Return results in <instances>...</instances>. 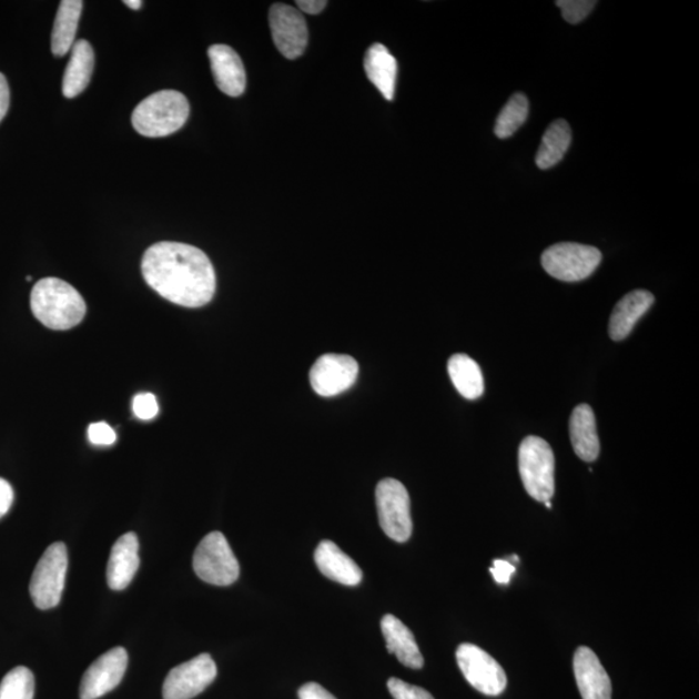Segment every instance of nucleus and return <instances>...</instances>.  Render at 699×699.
Masks as SVG:
<instances>
[{
    "mask_svg": "<svg viewBox=\"0 0 699 699\" xmlns=\"http://www.w3.org/2000/svg\"><path fill=\"white\" fill-rule=\"evenodd\" d=\"M376 504L379 526L388 538L407 541L414 530L407 488L399 480L383 479L376 488Z\"/></svg>",
    "mask_w": 699,
    "mask_h": 699,
    "instance_id": "8",
    "label": "nucleus"
},
{
    "mask_svg": "<svg viewBox=\"0 0 699 699\" xmlns=\"http://www.w3.org/2000/svg\"><path fill=\"white\" fill-rule=\"evenodd\" d=\"M132 411L138 418L150 422L159 415L160 408L153 394L143 393L135 396L134 402H132Z\"/></svg>",
    "mask_w": 699,
    "mask_h": 699,
    "instance_id": "30",
    "label": "nucleus"
},
{
    "mask_svg": "<svg viewBox=\"0 0 699 699\" xmlns=\"http://www.w3.org/2000/svg\"><path fill=\"white\" fill-rule=\"evenodd\" d=\"M300 699H337L316 682H307L298 691Z\"/></svg>",
    "mask_w": 699,
    "mask_h": 699,
    "instance_id": "33",
    "label": "nucleus"
},
{
    "mask_svg": "<svg viewBox=\"0 0 699 699\" xmlns=\"http://www.w3.org/2000/svg\"><path fill=\"white\" fill-rule=\"evenodd\" d=\"M190 116V103L182 92L162 90L152 93L132 113V126L140 135L163 138L184 126Z\"/></svg>",
    "mask_w": 699,
    "mask_h": 699,
    "instance_id": "3",
    "label": "nucleus"
},
{
    "mask_svg": "<svg viewBox=\"0 0 699 699\" xmlns=\"http://www.w3.org/2000/svg\"><path fill=\"white\" fill-rule=\"evenodd\" d=\"M89 439L95 446H112L116 440V434L107 423H93L89 426Z\"/></svg>",
    "mask_w": 699,
    "mask_h": 699,
    "instance_id": "31",
    "label": "nucleus"
},
{
    "mask_svg": "<svg viewBox=\"0 0 699 699\" xmlns=\"http://www.w3.org/2000/svg\"><path fill=\"white\" fill-rule=\"evenodd\" d=\"M574 675L582 699H611V680L594 650L580 647L575 651Z\"/></svg>",
    "mask_w": 699,
    "mask_h": 699,
    "instance_id": "15",
    "label": "nucleus"
},
{
    "mask_svg": "<svg viewBox=\"0 0 699 699\" xmlns=\"http://www.w3.org/2000/svg\"><path fill=\"white\" fill-rule=\"evenodd\" d=\"M95 67V53L84 39L75 41L70 53L64 80H62V93L68 99H73L88 88Z\"/></svg>",
    "mask_w": 699,
    "mask_h": 699,
    "instance_id": "21",
    "label": "nucleus"
},
{
    "mask_svg": "<svg viewBox=\"0 0 699 699\" xmlns=\"http://www.w3.org/2000/svg\"><path fill=\"white\" fill-rule=\"evenodd\" d=\"M326 4L328 3H326L325 0H300V2H297L300 10L308 14L321 13Z\"/></svg>",
    "mask_w": 699,
    "mask_h": 699,
    "instance_id": "36",
    "label": "nucleus"
},
{
    "mask_svg": "<svg viewBox=\"0 0 699 699\" xmlns=\"http://www.w3.org/2000/svg\"><path fill=\"white\" fill-rule=\"evenodd\" d=\"M34 690L33 672L23 666L16 667L0 682V699H33Z\"/></svg>",
    "mask_w": 699,
    "mask_h": 699,
    "instance_id": "27",
    "label": "nucleus"
},
{
    "mask_svg": "<svg viewBox=\"0 0 699 699\" xmlns=\"http://www.w3.org/2000/svg\"><path fill=\"white\" fill-rule=\"evenodd\" d=\"M546 505H547V508H549V509L551 508L550 502H546Z\"/></svg>",
    "mask_w": 699,
    "mask_h": 699,
    "instance_id": "38",
    "label": "nucleus"
},
{
    "mask_svg": "<svg viewBox=\"0 0 699 699\" xmlns=\"http://www.w3.org/2000/svg\"><path fill=\"white\" fill-rule=\"evenodd\" d=\"M528 116V100L524 93H515L505 104L503 111L497 115L495 124V135L500 139H508L524 126Z\"/></svg>",
    "mask_w": 699,
    "mask_h": 699,
    "instance_id": "26",
    "label": "nucleus"
},
{
    "mask_svg": "<svg viewBox=\"0 0 699 699\" xmlns=\"http://www.w3.org/2000/svg\"><path fill=\"white\" fill-rule=\"evenodd\" d=\"M570 439L575 454L582 462L592 463L600 455L596 417L588 404L575 407L570 417Z\"/></svg>",
    "mask_w": 699,
    "mask_h": 699,
    "instance_id": "20",
    "label": "nucleus"
},
{
    "mask_svg": "<svg viewBox=\"0 0 699 699\" xmlns=\"http://www.w3.org/2000/svg\"><path fill=\"white\" fill-rule=\"evenodd\" d=\"M144 280L161 297L183 307H201L213 300V263L199 247L163 241L152 245L142 261Z\"/></svg>",
    "mask_w": 699,
    "mask_h": 699,
    "instance_id": "1",
    "label": "nucleus"
},
{
    "mask_svg": "<svg viewBox=\"0 0 699 699\" xmlns=\"http://www.w3.org/2000/svg\"><path fill=\"white\" fill-rule=\"evenodd\" d=\"M381 631L385 637L387 651L395 655L402 665L414 668V670L423 668L424 658L415 636L402 620L387 614L381 620Z\"/></svg>",
    "mask_w": 699,
    "mask_h": 699,
    "instance_id": "19",
    "label": "nucleus"
},
{
    "mask_svg": "<svg viewBox=\"0 0 699 699\" xmlns=\"http://www.w3.org/2000/svg\"><path fill=\"white\" fill-rule=\"evenodd\" d=\"M270 28L276 49L286 59H298L306 51L308 29L305 18L294 7L275 3L270 10Z\"/></svg>",
    "mask_w": 699,
    "mask_h": 699,
    "instance_id": "11",
    "label": "nucleus"
},
{
    "mask_svg": "<svg viewBox=\"0 0 699 699\" xmlns=\"http://www.w3.org/2000/svg\"><path fill=\"white\" fill-rule=\"evenodd\" d=\"M489 571H492L494 579L499 582V585H508L511 575L516 571V567L509 561H504V559H495Z\"/></svg>",
    "mask_w": 699,
    "mask_h": 699,
    "instance_id": "32",
    "label": "nucleus"
},
{
    "mask_svg": "<svg viewBox=\"0 0 699 699\" xmlns=\"http://www.w3.org/2000/svg\"><path fill=\"white\" fill-rule=\"evenodd\" d=\"M10 85L6 77L0 73V122L4 119L8 108H10Z\"/></svg>",
    "mask_w": 699,
    "mask_h": 699,
    "instance_id": "35",
    "label": "nucleus"
},
{
    "mask_svg": "<svg viewBox=\"0 0 699 699\" xmlns=\"http://www.w3.org/2000/svg\"><path fill=\"white\" fill-rule=\"evenodd\" d=\"M359 373L354 357L341 354H326L316 361L310 371V383L316 394L331 398L352 387Z\"/></svg>",
    "mask_w": 699,
    "mask_h": 699,
    "instance_id": "12",
    "label": "nucleus"
},
{
    "mask_svg": "<svg viewBox=\"0 0 699 699\" xmlns=\"http://www.w3.org/2000/svg\"><path fill=\"white\" fill-rule=\"evenodd\" d=\"M602 261V254L595 246L577 243L551 245L541 255L543 269L561 282H581L594 274Z\"/></svg>",
    "mask_w": 699,
    "mask_h": 699,
    "instance_id": "7",
    "label": "nucleus"
},
{
    "mask_svg": "<svg viewBox=\"0 0 699 699\" xmlns=\"http://www.w3.org/2000/svg\"><path fill=\"white\" fill-rule=\"evenodd\" d=\"M387 688L394 699H434L429 691L396 678L387 681Z\"/></svg>",
    "mask_w": 699,
    "mask_h": 699,
    "instance_id": "29",
    "label": "nucleus"
},
{
    "mask_svg": "<svg viewBox=\"0 0 699 699\" xmlns=\"http://www.w3.org/2000/svg\"><path fill=\"white\" fill-rule=\"evenodd\" d=\"M214 81L225 95L239 98L246 88V73L239 53L230 45L214 44L209 51Z\"/></svg>",
    "mask_w": 699,
    "mask_h": 699,
    "instance_id": "14",
    "label": "nucleus"
},
{
    "mask_svg": "<svg viewBox=\"0 0 699 699\" xmlns=\"http://www.w3.org/2000/svg\"><path fill=\"white\" fill-rule=\"evenodd\" d=\"M364 70L368 80L376 85L388 101L394 99L396 74H398V62L384 44H373L369 47L364 58Z\"/></svg>",
    "mask_w": 699,
    "mask_h": 699,
    "instance_id": "22",
    "label": "nucleus"
},
{
    "mask_svg": "<svg viewBox=\"0 0 699 699\" xmlns=\"http://www.w3.org/2000/svg\"><path fill=\"white\" fill-rule=\"evenodd\" d=\"M13 489L3 478H0V518L7 515L13 503Z\"/></svg>",
    "mask_w": 699,
    "mask_h": 699,
    "instance_id": "34",
    "label": "nucleus"
},
{
    "mask_svg": "<svg viewBox=\"0 0 699 699\" xmlns=\"http://www.w3.org/2000/svg\"><path fill=\"white\" fill-rule=\"evenodd\" d=\"M139 540L134 533L121 536L114 543L107 567L108 586L113 590L129 587L139 569Z\"/></svg>",
    "mask_w": 699,
    "mask_h": 699,
    "instance_id": "16",
    "label": "nucleus"
},
{
    "mask_svg": "<svg viewBox=\"0 0 699 699\" xmlns=\"http://www.w3.org/2000/svg\"><path fill=\"white\" fill-rule=\"evenodd\" d=\"M518 468L526 493L546 503L555 495V454L549 443L530 435L520 443Z\"/></svg>",
    "mask_w": 699,
    "mask_h": 699,
    "instance_id": "4",
    "label": "nucleus"
},
{
    "mask_svg": "<svg viewBox=\"0 0 699 699\" xmlns=\"http://www.w3.org/2000/svg\"><path fill=\"white\" fill-rule=\"evenodd\" d=\"M559 10L563 11L564 19L573 23H579L587 18V16L594 11L597 2H590V0H559L556 2Z\"/></svg>",
    "mask_w": 699,
    "mask_h": 699,
    "instance_id": "28",
    "label": "nucleus"
},
{
    "mask_svg": "<svg viewBox=\"0 0 699 699\" xmlns=\"http://www.w3.org/2000/svg\"><path fill=\"white\" fill-rule=\"evenodd\" d=\"M457 665L466 681L486 696H500L507 688V675L487 651L473 644H462L456 650Z\"/></svg>",
    "mask_w": 699,
    "mask_h": 699,
    "instance_id": "9",
    "label": "nucleus"
},
{
    "mask_svg": "<svg viewBox=\"0 0 699 699\" xmlns=\"http://www.w3.org/2000/svg\"><path fill=\"white\" fill-rule=\"evenodd\" d=\"M216 673V665L206 652L179 665L163 682V699H192L215 680Z\"/></svg>",
    "mask_w": 699,
    "mask_h": 699,
    "instance_id": "10",
    "label": "nucleus"
},
{
    "mask_svg": "<svg viewBox=\"0 0 699 699\" xmlns=\"http://www.w3.org/2000/svg\"><path fill=\"white\" fill-rule=\"evenodd\" d=\"M448 375L456 391L465 399L476 401L485 392L484 375L476 361L465 354L450 356L448 361Z\"/></svg>",
    "mask_w": 699,
    "mask_h": 699,
    "instance_id": "24",
    "label": "nucleus"
},
{
    "mask_svg": "<svg viewBox=\"0 0 699 699\" xmlns=\"http://www.w3.org/2000/svg\"><path fill=\"white\" fill-rule=\"evenodd\" d=\"M129 663L128 651L114 648L105 652L84 672L81 687V699H98L120 686Z\"/></svg>",
    "mask_w": 699,
    "mask_h": 699,
    "instance_id": "13",
    "label": "nucleus"
},
{
    "mask_svg": "<svg viewBox=\"0 0 699 699\" xmlns=\"http://www.w3.org/2000/svg\"><path fill=\"white\" fill-rule=\"evenodd\" d=\"M68 571V550L64 543H53L44 550L30 580V596L38 609L58 606L64 590Z\"/></svg>",
    "mask_w": 699,
    "mask_h": 699,
    "instance_id": "6",
    "label": "nucleus"
},
{
    "mask_svg": "<svg viewBox=\"0 0 699 699\" xmlns=\"http://www.w3.org/2000/svg\"><path fill=\"white\" fill-rule=\"evenodd\" d=\"M655 301V295L648 291L637 290L626 294L612 310L609 322L610 337L614 341L627 338Z\"/></svg>",
    "mask_w": 699,
    "mask_h": 699,
    "instance_id": "18",
    "label": "nucleus"
},
{
    "mask_svg": "<svg viewBox=\"0 0 699 699\" xmlns=\"http://www.w3.org/2000/svg\"><path fill=\"white\" fill-rule=\"evenodd\" d=\"M571 144V129L565 120H556L544 132L541 144L536 153V165L547 170L557 165L565 158Z\"/></svg>",
    "mask_w": 699,
    "mask_h": 699,
    "instance_id": "25",
    "label": "nucleus"
},
{
    "mask_svg": "<svg viewBox=\"0 0 699 699\" xmlns=\"http://www.w3.org/2000/svg\"><path fill=\"white\" fill-rule=\"evenodd\" d=\"M82 8L81 0H62L60 3L51 38V50L54 57L62 58L72 51Z\"/></svg>",
    "mask_w": 699,
    "mask_h": 699,
    "instance_id": "23",
    "label": "nucleus"
},
{
    "mask_svg": "<svg viewBox=\"0 0 699 699\" xmlns=\"http://www.w3.org/2000/svg\"><path fill=\"white\" fill-rule=\"evenodd\" d=\"M314 557L317 569L324 577L350 587H355L362 581L361 567L337 544L323 540L318 544Z\"/></svg>",
    "mask_w": 699,
    "mask_h": 699,
    "instance_id": "17",
    "label": "nucleus"
},
{
    "mask_svg": "<svg viewBox=\"0 0 699 699\" xmlns=\"http://www.w3.org/2000/svg\"><path fill=\"white\" fill-rule=\"evenodd\" d=\"M124 4H126L129 8H131V10L138 11L140 10V8H142L143 2L142 0H126V2H123Z\"/></svg>",
    "mask_w": 699,
    "mask_h": 699,
    "instance_id": "37",
    "label": "nucleus"
},
{
    "mask_svg": "<svg viewBox=\"0 0 699 699\" xmlns=\"http://www.w3.org/2000/svg\"><path fill=\"white\" fill-rule=\"evenodd\" d=\"M193 569L201 580L213 586H231L239 579L240 565L222 533H210L194 550Z\"/></svg>",
    "mask_w": 699,
    "mask_h": 699,
    "instance_id": "5",
    "label": "nucleus"
},
{
    "mask_svg": "<svg viewBox=\"0 0 699 699\" xmlns=\"http://www.w3.org/2000/svg\"><path fill=\"white\" fill-rule=\"evenodd\" d=\"M30 306L38 321L53 331L72 330L88 311L82 295L58 277L39 280L31 291Z\"/></svg>",
    "mask_w": 699,
    "mask_h": 699,
    "instance_id": "2",
    "label": "nucleus"
}]
</instances>
